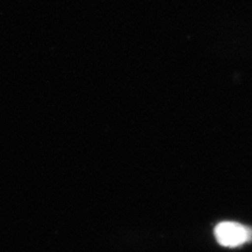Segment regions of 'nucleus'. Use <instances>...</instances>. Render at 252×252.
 <instances>
[{"instance_id": "obj_1", "label": "nucleus", "mask_w": 252, "mask_h": 252, "mask_svg": "<svg viewBox=\"0 0 252 252\" xmlns=\"http://www.w3.org/2000/svg\"><path fill=\"white\" fill-rule=\"evenodd\" d=\"M219 244L225 247H238L252 239V231L247 227L234 222H223L215 229Z\"/></svg>"}]
</instances>
